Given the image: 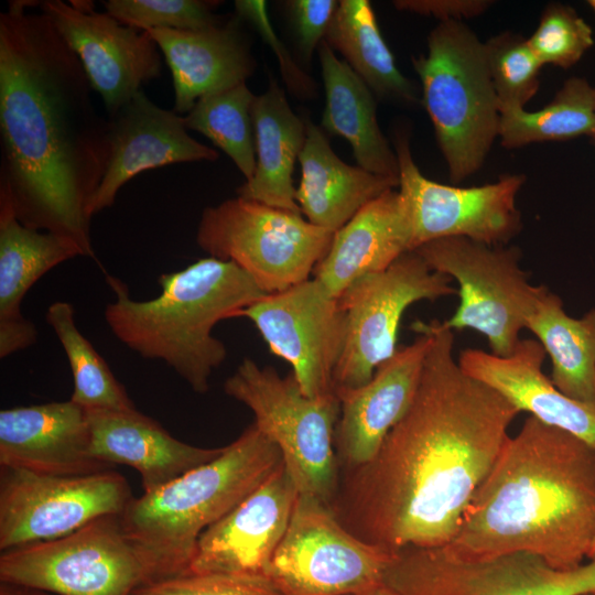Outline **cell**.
Segmentation results:
<instances>
[{"label":"cell","mask_w":595,"mask_h":595,"mask_svg":"<svg viewBox=\"0 0 595 595\" xmlns=\"http://www.w3.org/2000/svg\"><path fill=\"white\" fill-rule=\"evenodd\" d=\"M424 324L432 339L410 408L369 462L339 469L331 504L349 532L392 555L453 540L520 413L461 368L453 329Z\"/></svg>","instance_id":"1"},{"label":"cell","mask_w":595,"mask_h":595,"mask_svg":"<svg viewBox=\"0 0 595 595\" xmlns=\"http://www.w3.org/2000/svg\"><path fill=\"white\" fill-rule=\"evenodd\" d=\"M13 0L0 14V203L30 228L95 258L91 204L108 161L107 119L85 69L48 15Z\"/></svg>","instance_id":"2"},{"label":"cell","mask_w":595,"mask_h":595,"mask_svg":"<svg viewBox=\"0 0 595 595\" xmlns=\"http://www.w3.org/2000/svg\"><path fill=\"white\" fill-rule=\"evenodd\" d=\"M595 540V451L529 415L509 436L445 547L466 559L529 553L556 570Z\"/></svg>","instance_id":"3"},{"label":"cell","mask_w":595,"mask_h":595,"mask_svg":"<svg viewBox=\"0 0 595 595\" xmlns=\"http://www.w3.org/2000/svg\"><path fill=\"white\" fill-rule=\"evenodd\" d=\"M107 281L116 295L104 314L112 334L141 357L164 361L201 394L227 357L214 327L267 294L237 264L213 257L161 274V293L147 301L133 300L119 279Z\"/></svg>","instance_id":"4"},{"label":"cell","mask_w":595,"mask_h":595,"mask_svg":"<svg viewBox=\"0 0 595 595\" xmlns=\"http://www.w3.org/2000/svg\"><path fill=\"white\" fill-rule=\"evenodd\" d=\"M281 463L278 446L251 423L216 458L133 497L120 519L144 564L145 584L188 573L201 534Z\"/></svg>","instance_id":"5"},{"label":"cell","mask_w":595,"mask_h":595,"mask_svg":"<svg viewBox=\"0 0 595 595\" xmlns=\"http://www.w3.org/2000/svg\"><path fill=\"white\" fill-rule=\"evenodd\" d=\"M411 61L448 176L459 183L483 166L499 134L484 42L461 21L440 22L428 36L426 54Z\"/></svg>","instance_id":"6"},{"label":"cell","mask_w":595,"mask_h":595,"mask_svg":"<svg viewBox=\"0 0 595 595\" xmlns=\"http://www.w3.org/2000/svg\"><path fill=\"white\" fill-rule=\"evenodd\" d=\"M224 391L253 413V423L278 446L299 494L331 506L339 478L336 394L309 397L292 372L281 376L251 358H245L226 379Z\"/></svg>","instance_id":"7"},{"label":"cell","mask_w":595,"mask_h":595,"mask_svg":"<svg viewBox=\"0 0 595 595\" xmlns=\"http://www.w3.org/2000/svg\"><path fill=\"white\" fill-rule=\"evenodd\" d=\"M333 236L301 213L237 196L203 210L196 242L208 257L237 264L271 294L309 280Z\"/></svg>","instance_id":"8"},{"label":"cell","mask_w":595,"mask_h":595,"mask_svg":"<svg viewBox=\"0 0 595 595\" xmlns=\"http://www.w3.org/2000/svg\"><path fill=\"white\" fill-rule=\"evenodd\" d=\"M429 267L458 284L459 303L444 321L451 329L484 335L494 355L509 356L544 285L530 283L516 246H489L464 237L429 241L414 250Z\"/></svg>","instance_id":"9"},{"label":"cell","mask_w":595,"mask_h":595,"mask_svg":"<svg viewBox=\"0 0 595 595\" xmlns=\"http://www.w3.org/2000/svg\"><path fill=\"white\" fill-rule=\"evenodd\" d=\"M0 582L58 595H132L147 573L120 515H109L65 537L1 552Z\"/></svg>","instance_id":"10"},{"label":"cell","mask_w":595,"mask_h":595,"mask_svg":"<svg viewBox=\"0 0 595 595\" xmlns=\"http://www.w3.org/2000/svg\"><path fill=\"white\" fill-rule=\"evenodd\" d=\"M383 583L394 595H583L595 592V560L556 570L529 553L466 559L411 547L392 556Z\"/></svg>","instance_id":"11"},{"label":"cell","mask_w":595,"mask_h":595,"mask_svg":"<svg viewBox=\"0 0 595 595\" xmlns=\"http://www.w3.org/2000/svg\"><path fill=\"white\" fill-rule=\"evenodd\" d=\"M393 555L349 532L328 504L299 494L267 576L282 595H348L383 584Z\"/></svg>","instance_id":"12"},{"label":"cell","mask_w":595,"mask_h":595,"mask_svg":"<svg viewBox=\"0 0 595 595\" xmlns=\"http://www.w3.org/2000/svg\"><path fill=\"white\" fill-rule=\"evenodd\" d=\"M453 280L432 270L414 251L386 270L364 275L339 296L346 317L343 350L333 375L334 391L366 383L394 355L404 311L422 300L457 294Z\"/></svg>","instance_id":"13"},{"label":"cell","mask_w":595,"mask_h":595,"mask_svg":"<svg viewBox=\"0 0 595 595\" xmlns=\"http://www.w3.org/2000/svg\"><path fill=\"white\" fill-rule=\"evenodd\" d=\"M132 498L127 479L112 469L53 476L0 466V550L65 537L121 515Z\"/></svg>","instance_id":"14"},{"label":"cell","mask_w":595,"mask_h":595,"mask_svg":"<svg viewBox=\"0 0 595 595\" xmlns=\"http://www.w3.org/2000/svg\"><path fill=\"white\" fill-rule=\"evenodd\" d=\"M399 191L410 215L412 250L425 242L464 237L489 246H504L522 228L516 198L523 174H505L496 182L459 187L425 177L415 164L409 133H394Z\"/></svg>","instance_id":"15"},{"label":"cell","mask_w":595,"mask_h":595,"mask_svg":"<svg viewBox=\"0 0 595 595\" xmlns=\"http://www.w3.org/2000/svg\"><path fill=\"white\" fill-rule=\"evenodd\" d=\"M239 317L250 320L269 350L290 364L306 396L335 393L333 375L344 346L346 317L338 298L316 279L266 294Z\"/></svg>","instance_id":"16"},{"label":"cell","mask_w":595,"mask_h":595,"mask_svg":"<svg viewBox=\"0 0 595 595\" xmlns=\"http://www.w3.org/2000/svg\"><path fill=\"white\" fill-rule=\"evenodd\" d=\"M39 7L80 61L108 116L141 90L142 84L160 77L161 51L148 31L95 11L93 1L45 0Z\"/></svg>","instance_id":"17"},{"label":"cell","mask_w":595,"mask_h":595,"mask_svg":"<svg viewBox=\"0 0 595 595\" xmlns=\"http://www.w3.org/2000/svg\"><path fill=\"white\" fill-rule=\"evenodd\" d=\"M299 497L283 461L199 537L188 573L266 575Z\"/></svg>","instance_id":"18"},{"label":"cell","mask_w":595,"mask_h":595,"mask_svg":"<svg viewBox=\"0 0 595 595\" xmlns=\"http://www.w3.org/2000/svg\"><path fill=\"white\" fill-rule=\"evenodd\" d=\"M411 328L419 336L412 344L398 348L370 380L356 388L334 391L339 401L335 429L339 469L369 462L410 408L432 339L424 322L416 321Z\"/></svg>","instance_id":"19"},{"label":"cell","mask_w":595,"mask_h":595,"mask_svg":"<svg viewBox=\"0 0 595 595\" xmlns=\"http://www.w3.org/2000/svg\"><path fill=\"white\" fill-rule=\"evenodd\" d=\"M108 161L91 204L93 216L111 207L120 188L147 170L170 164L216 161V150L193 139L184 118L161 108L142 90L108 116Z\"/></svg>","instance_id":"20"},{"label":"cell","mask_w":595,"mask_h":595,"mask_svg":"<svg viewBox=\"0 0 595 595\" xmlns=\"http://www.w3.org/2000/svg\"><path fill=\"white\" fill-rule=\"evenodd\" d=\"M0 466L53 476L112 469L93 456L87 411L71 399L1 410Z\"/></svg>","instance_id":"21"},{"label":"cell","mask_w":595,"mask_h":595,"mask_svg":"<svg viewBox=\"0 0 595 595\" xmlns=\"http://www.w3.org/2000/svg\"><path fill=\"white\" fill-rule=\"evenodd\" d=\"M545 351L537 339H520L506 357L477 348L459 353L458 364L470 377L505 397L519 412L563 430L595 451V407L560 391L542 372Z\"/></svg>","instance_id":"22"},{"label":"cell","mask_w":595,"mask_h":595,"mask_svg":"<svg viewBox=\"0 0 595 595\" xmlns=\"http://www.w3.org/2000/svg\"><path fill=\"white\" fill-rule=\"evenodd\" d=\"M238 14L197 31L149 30L173 79L174 108L186 115L203 96L246 83L256 68Z\"/></svg>","instance_id":"23"},{"label":"cell","mask_w":595,"mask_h":595,"mask_svg":"<svg viewBox=\"0 0 595 595\" xmlns=\"http://www.w3.org/2000/svg\"><path fill=\"white\" fill-rule=\"evenodd\" d=\"M86 411L93 456L111 467L123 464L138 470L145 494L216 458L224 450L184 443L136 408Z\"/></svg>","instance_id":"24"},{"label":"cell","mask_w":595,"mask_h":595,"mask_svg":"<svg viewBox=\"0 0 595 595\" xmlns=\"http://www.w3.org/2000/svg\"><path fill=\"white\" fill-rule=\"evenodd\" d=\"M408 251H412L409 209L399 188H392L334 232L312 277L338 298L356 280L386 270Z\"/></svg>","instance_id":"25"},{"label":"cell","mask_w":595,"mask_h":595,"mask_svg":"<svg viewBox=\"0 0 595 595\" xmlns=\"http://www.w3.org/2000/svg\"><path fill=\"white\" fill-rule=\"evenodd\" d=\"M78 256L84 251L74 239L30 228L0 203L1 358L26 349L37 338L34 324L21 311L28 291L51 269Z\"/></svg>","instance_id":"26"},{"label":"cell","mask_w":595,"mask_h":595,"mask_svg":"<svg viewBox=\"0 0 595 595\" xmlns=\"http://www.w3.org/2000/svg\"><path fill=\"white\" fill-rule=\"evenodd\" d=\"M306 139L299 156L301 180L295 201L311 224L337 231L365 205L399 187V178L374 174L337 156L324 130L305 119Z\"/></svg>","instance_id":"27"},{"label":"cell","mask_w":595,"mask_h":595,"mask_svg":"<svg viewBox=\"0 0 595 595\" xmlns=\"http://www.w3.org/2000/svg\"><path fill=\"white\" fill-rule=\"evenodd\" d=\"M251 119L256 170L253 176L237 188V195L301 213L292 175L306 139L305 119L293 111L272 76L267 90L255 97Z\"/></svg>","instance_id":"28"},{"label":"cell","mask_w":595,"mask_h":595,"mask_svg":"<svg viewBox=\"0 0 595 595\" xmlns=\"http://www.w3.org/2000/svg\"><path fill=\"white\" fill-rule=\"evenodd\" d=\"M318 60L325 91L321 128L349 142L358 166L399 178L398 158L378 123L374 93L325 40L318 45Z\"/></svg>","instance_id":"29"},{"label":"cell","mask_w":595,"mask_h":595,"mask_svg":"<svg viewBox=\"0 0 595 595\" xmlns=\"http://www.w3.org/2000/svg\"><path fill=\"white\" fill-rule=\"evenodd\" d=\"M325 41L380 99L404 106L421 104L415 84L398 68L368 0H342Z\"/></svg>","instance_id":"30"},{"label":"cell","mask_w":595,"mask_h":595,"mask_svg":"<svg viewBox=\"0 0 595 595\" xmlns=\"http://www.w3.org/2000/svg\"><path fill=\"white\" fill-rule=\"evenodd\" d=\"M552 364L551 381L567 397L595 407V310L571 317L547 286L527 320Z\"/></svg>","instance_id":"31"},{"label":"cell","mask_w":595,"mask_h":595,"mask_svg":"<svg viewBox=\"0 0 595 595\" xmlns=\"http://www.w3.org/2000/svg\"><path fill=\"white\" fill-rule=\"evenodd\" d=\"M594 129L595 86L583 77L573 76L539 110L501 109L498 138L502 147L516 149L536 142L591 137Z\"/></svg>","instance_id":"32"},{"label":"cell","mask_w":595,"mask_h":595,"mask_svg":"<svg viewBox=\"0 0 595 595\" xmlns=\"http://www.w3.org/2000/svg\"><path fill=\"white\" fill-rule=\"evenodd\" d=\"M46 322L57 336L69 363L74 382L72 401L86 410L136 408L104 358L78 329L71 303H52L46 312Z\"/></svg>","instance_id":"33"},{"label":"cell","mask_w":595,"mask_h":595,"mask_svg":"<svg viewBox=\"0 0 595 595\" xmlns=\"http://www.w3.org/2000/svg\"><path fill=\"white\" fill-rule=\"evenodd\" d=\"M256 95L246 83L201 97L183 116L187 130L204 134L224 151L246 181L256 170L251 107Z\"/></svg>","instance_id":"34"},{"label":"cell","mask_w":595,"mask_h":595,"mask_svg":"<svg viewBox=\"0 0 595 595\" xmlns=\"http://www.w3.org/2000/svg\"><path fill=\"white\" fill-rule=\"evenodd\" d=\"M484 51L499 111L524 108L539 90L543 66L528 40L505 31L484 42Z\"/></svg>","instance_id":"35"},{"label":"cell","mask_w":595,"mask_h":595,"mask_svg":"<svg viewBox=\"0 0 595 595\" xmlns=\"http://www.w3.org/2000/svg\"><path fill=\"white\" fill-rule=\"evenodd\" d=\"M217 1L204 0H108L106 12L122 24L140 30L197 31L223 23L214 13Z\"/></svg>","instance_id":"36"},{"label":"cell","mask_w":595,"mask_h":595,"mask_svg":"<svg viewBox=\"0 0 595 595\" xmlns=\"http://www.w3.org/2000/svg\"><path fill=\"white\" fill-rule=\"evenodd\" d=\"M528 40L543 65L570 68L594 45L593 30L571 6L551 2Z\"/></svg>","instance_id":"37"},{"label":"cell","mask_w":595,"mask_h":595,"mask_svg":"<svg viewBox=\"0 0 595 595\" xmlns=\"http://www.w3.org/2000/svg\"><path fill=\"white\" fill-rule=\"evenodd\" d=\"M132 595H282L259 574L186 573L139 586Z\"/></svg>","instance_id":"38"},{"label":"cell","mask_w":595,"mask_h":595,"mask_svg":"<svg viewBox=\"0 0 595 595\" xmlns=\"http://www.w3.org/2000/svg\"><path fill=\"white\" fill-rule=\"evenodd\" d=\"M236 14L242 21L250 22L266 43L278 56L282 78L289 90L301 99H312L316 96V84L294 63L284 44L278 39L267 12L263 0L235 1Z\"/></svg>","instance_id":"39"},{"label":"cell","mask_w":595,"mask_h":595,"mask_svg":"<svg viewBox=\"0 0 595 595\" xmlns=\"http://www.w3.org/2000/svg\"><path fill=\"white\" fill-rule=\"evenodd\" d=\"M289 20L302 56L310 61L329 29L338 1L290 0L285 2Z\"/></svg>","instance_id":"40"},{"label":"cell","mask_w":595,"mask_h":595,"mask_svg":"<svg viewBox=\"0 0 595 595\" xmlns=\"http://www.w3.org/2000/svg\"><path fill=\"white\" fill-rule=\"evenodd\" d=\"M490 0H396L393 6L424 17H433L440 22L463 21L484 14L491 6Z\"/></svg>","instance_id":"41"},{"label":"cell","mask_w":595,"mask_h":595,"mask_svg":"<svg viewBox=\"0 0 595 595\" xmlns=\"http://www.w3.org/2000/svg\"><path fill=\"white\" fill-rule=\"evenodd\" d=\"M0 595H58L41 588L0 582Z\"/></svg>","instance_id":"42"},{"label":"cell","mask_w":595,"mask_h":595,"mask_svg":"<svg viewBox=\"0 0 595 595\" xmlns=\"http://www.w3.org/2000/svg\"><path fill=\"white\" fill-rule=\"evenodd\" d=\"M348 595H394L392 591L383 583L377 587Z\"/></svg>","instance_id":"43"},{"label":"cell","mask_w":595,"mask_h":595,"mask_svg":"<svg viewBox=\"0 0 595 595\" xmlns=\"http://www.w3.org/2000/svg\"><path fill=\"white\" fill-rule=\"evenodd\" d=\"M588 560H595V540L589 549V552L587 554Z\"/></svg>","instance_id":"44"},{"label":"cell","mask_w":595,"mask_h":595,"mask_svg":"<svg viewBox=\"0 0 595 595\" xmlns=\"http://www.w3.org/2000/svg\"><path fill=\"white\" fill-rule=\"evenodd\" d=\"M587 4L593 10V12L595 13V0H588Z\"/></svg>","instance_id":"45"},{"label":"cell","mask_w":595,"mask_h":595,"mask_svg":"<svg viewBox=\"0 0 595 595\" xmlns=\"http://www.w3.org/2000/svg\"><path fill=\"white\" fill-rule=\"evenodd\" d=\"M589 139H591L592 144H593L594 148H595V129H594L593 134L589 137Z\"/></svg>","instance_id":"46"},{"label":"cell","mask_w":595,"mask_h":595,"mask_svg":"<svg viewBox=\"0 0 595 595\" xmlns=\"http://www.w3.org/2000/svg\"><path fill=\"white\" fill-rule=\"evenodd\" d=\"M583 595H595V592L586 593V594H583Z\"/></svg>","instance_id":"47"}]
</instances>
